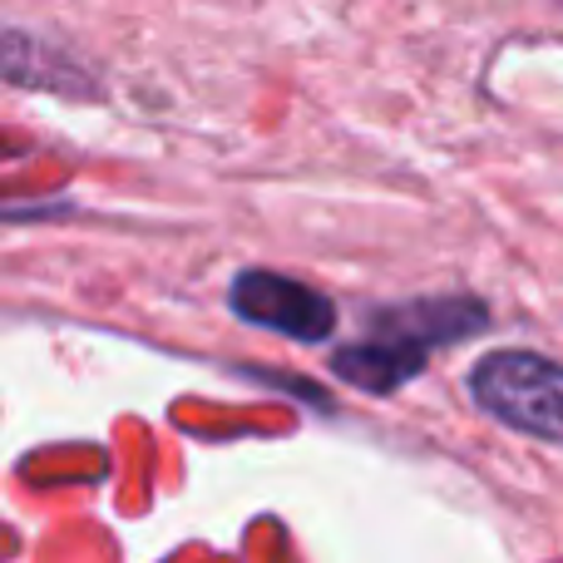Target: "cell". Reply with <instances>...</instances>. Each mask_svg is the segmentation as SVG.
<instances>
[{
  "instance_id": "obj_1",
  "label": "cell",
  "mask_w": 563,
  "mask_h": 563,
  "mask_svg": "<svg viewBox=\"0 0 563 563\" xmlns=\"http://www.w3.org/2000/svg\"><path fill=\"white\" fill-rule=\"evenodd\" d=\"M489 327V307L479 297H416L371 311L366 336L341 346L331 371L371 396H396L426 371L430 351L470 341Z\"/></svg>"
},
{
  "instance_id": "obj_2",
  "label": "cell",
  "mask_w": 563,
  "mask_h": 563,
  "mask_svg": "<svg viewBox=\"0 0 563 563\" xmlns=\"http://www.w3.org/2000/svg\"><path fill=\"white\" fill-rule=\"evenodd\" d=\"M470 396L499 426L563 445V361L539 351H489L470 371Z\"/></svg>"
},
{
  "instance_id": "obj_3",
  "label": "cell",
  "mask_w": 563,
  "mask_h": 563,
  "mask_svg": "<svg viewBox=\"0 0 563 563\" xmlns=\"http://www.w3.org/2000/svg\"><path fill=\"white\" fill-rule=\"evenodd\" d=\"M228 307L247 327L277 331L287 341H327L336 331V301L327 291L307 287V282L287 273H267V267L238 273L233 287H228Z\"/></svg>"
},
{
  "instance_id": "obj_4",
  "label": "cell",
  "mask_w": 563,
  "mask_h": 563,
  "mask_svg": "<svg viewBox=\"0 0 563 563\" xmlns=\"http://www.w3.org/2000/svg\"><path fill=\"white\" fill-rule=\"evenodd\" d=\"M5 75L15 79V85H45V89H65V95L85 89L75 65H65L45 40H30V35H20V30H5Z\"/></svg>"
}]
</instances>
